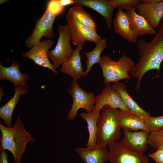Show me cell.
I'll return each mask as SVG.
<instances>
[{"label": "cell", "mask_w": 163, "mask_h": 163, "mask_svg": "<svg viewBox=\"0 0 163 163\" xmlns=\"http://www.w3.org/2000/svg\"><path fill=\"white\" fill-rule=\"evenodd\" d=\"M139 61L129 74L133 79L137 80L136 89L139 91L141 80L146 72L156 69L158 73L163 60V29H159L153 39L146 42L143 39L137 43Z\"/></svg>", "instance_id": "6da1fadb"}, {"label": "cell", "mask_w": 163, "mask_h": 163, "mask_svg": "<svg viewBox=\"0 0 163 163\" xmlns=\"http://www.w3.org/2000/svg\"><path fill=\"white\" fill-rule=\"evenodd\" d=\"M1 133L0 150H7L12 154L14 163H21L22 155L29 142L33 138L26 131L19 116H18L13 127H6L0 123Z\"/></svg>", "instance_id": "7a4b0ae2"}, {"label": "cell", "mask_w": 163, "mask_h": 163, "mask_svg": "<svg viewBox=\"0 0 163 163\" xmlns=\"http://www.w3.org/2000/svg\"><path fill=\"white\" fill-rule=\"evenodd\" d=\"M117 109L105 105L101 109L97 123V145L106 146L120 139L121 128L117 122Z\"/></svg>", "instance_id": "3957f363"}, {"label": "cell", "mask_w": 163, "mask_h": 163, "mask_svg": "<svg viewBox=\"0 0 163 163\" xmlns=\"http://www.w3.org/2000/svg\"><path fill=\"white\" fill-rule=\"evenodd\" d=\"M98 64L104 79L103 84L129 79L131 76L129 72L136 65L133 59L126 54H123L117 61L112 60L108 54L101 56Z\"/></svg>", "instance_id": "277c9868"}, {"label": "cell", "mask_w": 163, "mask_h": 163, "mask_svg": "<svg viewBox=\"0 0 163 163\" xmlns=\"http://www.w3.org/2000/svg\"><path fill=\"white\" fill-rule=\"evenodd\" d=\"M68 92L72 98L73 102L67 118L69 120L74 119L77 115L78 110L83 108L87 113L91 112L94 106L96 97L94 92L86 91L78 85L77 80L72 79Z\"/></svg>", "instance_id": "5b68a950"}, {"label": "cell", "mask_w": 163, "mask_h": 163, "mask_svg": "<svg viewBox=\"0 0 163 163\" xmlns=\"http://www.w3.org/2000/svg\"><path fill=\"white\" fill-rule=\"evenodd\" d=\"M57 29L59 38L56 46L53 50L49 51L48 57L56 69L67 59L73 50L71 46L70 35L68 23L64 25L58 24Z\"/></svg>", "instance_id": "8992f818"}, {"label": "cell", "mask_w": 163, "mask_h": 163, "mask_svg": "<svg viewBox=\"0 0 163 163\" xmlns=\"http://www.w3.org/2000/svg\"><path fill=\"white\" fill-rule=\"evenodd\" d=\"M58 15L47 7L42 16L36 20L32 33L26 40L27 48H31L34 44L40 41L43 36L51 38L54 36L53 25L56 17Z\"/></svg>", "instance_id": "52a82bcc"}, {"label": "cell", "mask_w": 163, "mask_h": 163, "mask_svg": "<svg viewBox=\"0 0 163 163\" xmlns=\"http://www.w3.org/2000/svg\"><path fill=\"white\" fill-rule=\"evenodd\" d=\"M66 19L69 26L71 40L74 45L77 46L86 41L96 43L102 39L96 31L82 24L69 11Z\"/></svg>", "instance_id": "ba28073f"}, {"label": "cell", "mask_w": 163, "mask_h": 163, "mask_svg": "<svg viewBox=\"0 0 163 163\" xmlns=\"http://www.w3.org/2000/svg\"><path fill=\"white\" fill-rule=\"evenodd\" d=\"M109 161L111 163H148L149 159L144 154L127 149L119 142L108 144Z\"/></svg>", "instance_id": "9c48e42d"}, {"label": "cell", "mask_w": 163, "mask_h": 163, "mask_svg": "<svg viewBox=\"0 0 163 163\" xmlns=\"http://www.w3.org/2000/svg\"><path fill=\"white\" fill-rule=\"evenodd\" d=\"M54 42L50 39L40 41L34 44L28 51L22 54V56L32 59L34 63L41 66L48 68L55 74L58 71L50 62L48 57L49 50L54 45Z\"/></svg>", "instance_id": "30bf717a"}, {"label": "cell", "mask_w": 163, "mask_h": 163, "mask_svg": "<svg viewBox=\"0 0 163 163\" xmlns=\"http://www.w3.org/2000/svg\"><path fill=\"white\" fill-rule=\"evenodd\" d=\"M106 84L102 92L96 97L94 107L92 110L100 112L103 107L109 105L114 108L119 109L123 112L131 113L110 83Z\"/></svg>", "instance_id": "8fae6325"}, {"label": "cell", "mask_w": 163, "mask_h": 163, "mask_svg": "<svg viewBox=\"0 0 163 163\" xmlns=\"http://www.w3.org/2000/svg\"><path fill=\"white\" fill-rule=\"evenodd\" d=\"M124 136L119 142L124 147L144 154L148 149V139L150 132L145 130L123 131Z\"/></svg>", "instance_id": "7c38bea8"}, {"label": "cell", "mask_w": 163, "mask_h": 163, "mask_svg": "<svg viewBox=\"0 0 163 163\" xmlns=\"http://www.w3.org/2000/svg\"><path fill=\"white\" fill-rule=\"evenodd\" d=\"M85 43V42H84L78 44L62 65L60 69L61 72L69 75L73 79L77 80L83 76L84 71L82 64L80 52Z\"/></svg>", "instance_id": "4fadbf2b"}, {"label": "cell", "mask_w": 163, "mask_h": 163, "mask_svg": "<svg viewBox=\"0 0 163 163\" xmlns=\"http://www.w3.org/2000/svg\"><path fill=\"white\" fill-rule=\"evenodd\" d=\"M19 63L13 60L9 67L4 66L0 63V79L12 82L15 87L22 86L28 88L27 82L30 78L27 73H22L19 69Z\"/></svg>", "instance_id": "5bb4252c"}, {"label": "cell", "mask_w": 163, "mask_h": 163, "mask_svg": "<svg viewBox=\"0 0 163 163\" xmlns=\"http://www.w3.org/2000/svg\"><path fill=\"white\" fill-rule=\"evenodd\" d=\"M75 5L83 6L92 9L103 18L109 30L112 28V19L114 8L107 0H74Z\"/></svg>", "instance_id": "9a60e30c"}, {"label": "cell", "mask_w": 163, "mask_h": 163, "mask_svg": "<svg viewBox=\"0 0 163 163\" xmlns=\"http://www.w3.org/2000/svg\"><path fill=\"white\" fill-rule=\"evenodd\" d=\"M136 8L138 14L143 17L154 29L158 27L163 18V0L153 4L142 3Z\"/></svg>", "instance_id": "2e32d148"}, {"label": "cell", "mask_w": 163, "mask_h": 163, "mask_svg": "<svg viewBox=\"0 0 163 163\" xmlns=\"http://www.w3.org/2000/svg\"><path fill=\"white\" fill-rule=\"evenodd\" d=\"M75 150L85 163H104L109 161V151L107 146L97 145L91 149L78 147Z\"/></svg>", "instance_id": "e0dca14e"}, {"label": "cell", "mask_w": 163, "mask_h": 163, "mask_svg": "<svg viewBox=\"0 0 163 163\" xmlns=\"http://www.w3.org/2000/svg\"><path fill=\"white\" fill-rule=\"evenodd\" d=\"M113 24L116 33L129 42L137 43V37L131 28L126 13L121 9H118Z\"/></svg>", "instance_id": "ac0fdd59"}, {"label": "cell", "mask_w": 163, "mask_h": 163, "mask_svg": "<svg viewBox=\"0 0 163 163\" xmlns=\"http://www.w3.org/2000/svg\"><path fill=\"white\" fill-rule=\"evenodd\" d=\"M112 86L119 93L124 104L132 114L144 120L151 116L149 113L142 109L131 97L124 83L119 82H115Z\"/></svg>", "instance_id": "d6986e66"}, {"label": "cell", "mask_w": 163, "mask_h": 163, "mask_svg": "<svg viewBox=\"0 0 163 163\" xmlns=\"http://www.w3.org/2000/svg\"><path fill=\"white\" fill-rule=\"evenodd\" d=\"M117 116L119 126L123 131H136L141 130L150 132L144 120L132 113L125 112L117 108Z\"/></svg>", "instance_id": "ffe728a7"}, {"label": "cell", "mask_w": 163, "mask_h": 163, "mask_svg": "<svg viewBox=\"0 0 163 163\" xmlns=\"http://www.w3.org/2000/svg\"><path fill=\"white\" fill-rule=\"evenodd\" d=\"M136 8L126 10V13L131 28L137 37L146 34L155 35V29L151 27L146 20L136 11Z\"/></svg>", "instance_id": "44dd1931"}, {"label": "cell", "mask_w": 163, "mask_h": 163, "mask_svg": "<svg viewBox=\"0 0 163 163\" xmlns=\"http://www.w3.org/2000/svg\"><path fill=\"white\" fill-rule=\"evenodd\" d=\"M29 88L22 86L15 87L13 97L0 108V117L5 122L8 127H12L11 120L14 108L21 95L27 94Z\"/></svg>", "instance_id": "7402d4cb"}, {"label": "cell", "mask_w": 163, "mask_h": 163, "mask_svg": "<svg viewBox=\"0 0 163 163\" xmlns=\"http://www.w3.org/2000/svg\"><path fill=\"white\" fill-rule=\"evenodd\" d=\"M100 112L98 111L92 110L91 112L89 113L82 112L80 114L81 117L86 122L87 124L89 136L86 146L88 149H92L97 145V123L100 115Z\"/></svg>", "instance_id": "603a6c76"}, {"label": "cell", "mask_w": 163, "mask_h": 163, "mask_svg": "<svg viewBox=\"0 0 163 163\" xmlns=\"http://www.w3.org/2000/svg\"><path fill=\"white\" fill-rule=\"evenodd\" d=\"M107 46L106 39L105 38L102 39L96 43V46L93 50L85 53V55L87 58L86 60V69L84 71L83 77L87 76L93 65L100 62L101 53Z\"/></svg>", "instance_id": "cb8c5ba5"}, {"label": "cell", "mask_w": 163, "mask_h": 163, "mask_svg": "<svg viewBox=\"0 0 163 163\" xmlns=\"http://www.w3.org/2000/svg\"><path fill=\"white\" fill-rule=\"evenodd\" d=\"M68 11L82 24L96 31L97 25L93 18L85 11L82 6L75 5Z\"/></svg>", "instance_id": "d4e9b609"}, {"label": "cell", "mask_w": 163, "mask_h": 163, "mask_svg": "<svg viewBox=\"0 0 163 163\" xmlns=\"http://www.w3.org/2000/svg\"><path fill=\"white\" fill-rule=\"evenodd\" d=\"M148 145L157 150H163V127L150 132L148 137Z\"/></svg>", "instance_id": "484cf974"}, {"label": "cell", "mask_w": 163, "mask_h": 163, "mask_svg": "<svg viewBox=\"0 0 163 163\" xmlns=\"http://www.w3.org/2000/svg\"><path fill=\"white\" fill-rule=\"evenodd\" d=\"M113 8L126 10L136 7L142 3V0H108Z\"/></svg>", "instance_id": "4316f807"}, {"label": "cell", "mask_w": 163, "mask_h": 163, "mask_svg": "<svg viewBox=\"0 0 163 163\" xmlns=\"http://www.w3.org/2000/svg\"><path fill=\"white\" fill-rule=\"evenodd\" d=\"M144 121L150 132L163 127V115L156 117L151 116L148 119Z\"/></svg>", "instance_id": "83f0119b"}, {"label": "cell", "mask_w": 163, "mask_h": 163, "mask_svg": "<svg viewBox=\"0 0 163 163\" xmlns=\"http://www.w3.org/2000/svg\"><path fill=\"white\" fill-rule=\"evenodd\" d=\"M155 163H163V150L158 149L154 153L149 155Z\"/></svg>", "instance_id": "f1b7e54d"}, {"label": "cell", "mask_w": 163, "mask_h": 163, "mask_svg": "<svg viewBox=\"0 0 163 163\" xmlns=\"http://www.w3.org/2000/svg\"><path fill=\"white\" fill-rule=\"evenodd\" d=\"M8 155L5 150H0V163H8Z\"/></svg>", "instance_id": "f546056e"}, {"label": "cell", "mask_w": 163, "mask_h": 163, "mask_svg": "<svg viewBox=\"0 0 163 163\" xmlns=\"http://www.w3.org/2000/svg\"><path fill=\"white\" fill-rule=\"evenodd\" d=\"M59 1L61 5L63 7L69 5H74V0H59Z\"/></svg>", "instance_id": "4dcf8cb0"}, {"label": "cell", "mask_w": 163, "mask_h": 163, "mask_svg": "<svg viewBox=\"0 0 163 163\" xmlns=\"http://www.w3.org/2000/svg\"><path fill=\"white\" fill-rule=\"evenodd\" d=\"M162 0H142V3L145 4H153L161 2Z\"/></svg>", "instance_id": "1f68e13d"}, {"label": "cell", "mask_w": 163, "mask_h": 163, "mask_svg": "<svg viewBox=\"0 0 163 163\" xmlns=\"http://www.w3.org/2000/svg\"><path fill=\"white\" fill-rule=\"evenodd\" d=\"M163 26V18L161 20L158 26V29H161Z\"/></svg>", "instance_id": "d6a6232c"}, {"label": "cell", "mask_w": 163, "mask_h": 163, "mask_svg": "<svg viewBox=\"0 0 163 163\" xmlns=\"http://www.w3.org/2000/svg\"><path fill=\"white\" fill-rule=\"evenodd\" d=\"M8 0H0V4H4L5 3H6L7 2H8Z\"/></svg>", "instance_id": "836d02e7"}, {"label": "cell", "mask_w": 163, "mask_h": 163, "mask_svg": "<svg viewBox=\"0 0 163 163\" xmlns=\"http://www.w3.org/2000/svg\"><path fill=\"white\" fill-rule=\"evenodd\" d=\"M163 29V27L160 29Z\"/></svg>", "instance_id": "e575fe53"}]
</instances>
